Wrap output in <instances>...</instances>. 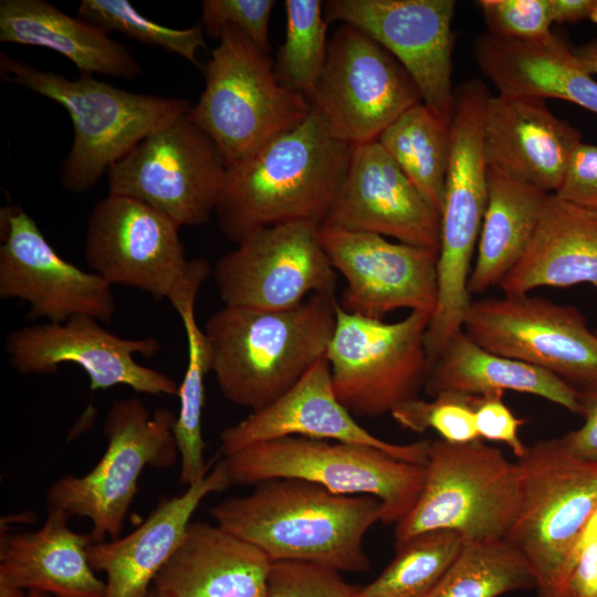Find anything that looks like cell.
<instances>
[{"instance_id": "obj_25", "label": "cell", "mask_w": 597, "mask_h": 597, "mask_svg": "<svg viewBox=\"0 0 597 597\" xmlns=\"http://www.w3.org/2000/svg\"><path fill=\"white\" fill-rule=\"evenodd\" d=\"M272 562L219 524L190 522L153 586L170 597H266Z\"/></svg>"}, {"instance_id": "obj_44", "label": "cell", "mask_w": 597, "mask_h": 597, "mask_svg": "<svg viewBox=\"0 0 597 597\" xmlns=\"http://www.w3.org/2000/svg\"><path fill=\"white\" fill-rule=\"evenodd\" d=\"M579 401L585 422L561 441L577 459L597 464V387L579 389Z\"/></svg>"}, {"instance_id": "obj_50", "label": "cell", "mask_w": 597, "mask_h": 597, "mask_svg": "<svg viewBox=\"0 0 597 597\" xmlns=\"http://www.w3.org/2000/svg\"><path fill=\"white\" fill-rule=\"evenodd\" d=\"M145 597H170L168 594L159 590L158 588L151 586Z\"/></svg>"}, {"instance_id": "obj_2", "label": "cell", "mask_w": 597, "mask_h": 597, "mask_svg": "<svg viewBox=\"0 0 597 597\" xmlns=\"http://www.w3.org/2000/svg\"><path fill=\"white\" fill-rule=\"evenodd\" d=\"M352 147L334 138L318 113L227 167L214 214L235 244L281 223L322 226L344 179Z\"/></svg>"}, {"instance_id": "obj_36", "label": "cell", "mask_w": 597, "mask_h": 597, "mask_svg": "<svg viewBox=\"0 0 597 597\" xmlns=\"http://www.w3.org/2000/svg\"><path fill=\"white\" fill-rule=\"evenodd\" d=\"M286 29L274 71L280 83L310 102L323 72L328 40L324 3L320 0L284 1Z\"/></svg>"}, {"instance_id": "obj_42", "label": "cell", "mask_w": 597, "mask_h": 597, "mask_svg": "<svg viewBox=\"0 0 597 597\" xmlns=\"http://www.w3.org/2000/svg\"><path fill=\"white\" fill-rule=\"evenodd\" d=\"M503 392L476 396L474 406L475 427L479 438L506 444L519 459L526 446L520 438L525 420L517 418L503 401Z\"/></svg>"}, {"instance_id": "obj_19", "label": "cell", "mask_w": 597, "mask_h": 597, "mask_svg": "<svg viewBox=\"0 0 597 597\" xmlns=\"http://www.w3.org/2000/svg\"><path fill=\"white\" fill-rule=\"evenodd\" d=\"M318 239L346 281L337 300L343 311L375 320L401 308L433 315L438 251L328 226H320Z\"/></svg>"}, {"instance_id": "obj_5", "label": "cell", "mask_w": 597, "mask_h": 597, "mask_svg": "<svg viewBox=\"0 0 597 597\" xmlns=\"http://www.w3.org/2000/svg\"><path fill=\"white\" fill-rule=\"evenodd\" d=\"M516 464L520 502L505 540L531 567L537 597H569L575 551L597 507V464L561 438L526 447Z\"/></svg>"}, {"instance_id": "obj_45", "label": "cell", "mask_w": 597, "mask_h": 597, "mask_svg": "<svg viewBox=\"0 0 597 597\" xmlns=\"http://www.w3.org/2000/svg\"><path fill=\"white\" fill-rule=\"evenodd\" d=\"M569 597H597V537L580 541L576 547Z\"/></svg>"}, {"instance_id": "obj_12", "label": "cell", "mask_w": 597, "mask_h": 597, "mask_svg": "<svg viewBox=\"0 0 597 597\" xmlns=\"http://www.w3.org/2000/svg\"><path fill=\"white\" fill-rule=\"evenodd\" d=\"M179 230L174 220L149 205L108 193L88 217L85 261L112 285L172 302L187 290L201 286L211 273L206 260L186 259Z\"/></svg>"}, {"instance_id": "obj_24", "label": "cell", "mask_w": 597, "mask_h": 597, "mask_svg": "<svg viewBox=\"0 0 597 597\" xmlns=\"http://www.w3.org/2000/svg\"><path fill=\"white\" fill-rule=\"evenodd\" d=\"M230 485L226 467L219 460L202 480L182 494L163 499L126 536L92 543L87 558L95 572L106 575L104 597H145L179 545L201 501Z\"/></svg>"}, {"instance_id": "obj_46", "label": "cell", "mask_w": 597, "mask_h": 597, "mask_svg": "<svg viewBox=\"0 0 597 597\" xmlns=\"http://www.w3.org/2000/svg\"><path fill=\"white\" fill-rule=\"evenodd\" d=\"M553 23H578L589 20L597 24V0H549Z\"/></svg>"}, {"instance_id": "obj_1", "label": "cell", "mask_w": 597, "mask_h": 597, "mask_svg": "<svg viewBox=\"0 0 597 597\" xmlns=\"http://www.w3.org/2000/svg\"><path fill=\"white\" fill-rule=\"evenodd\" d=\"M209 513L272 563L304 562L363 573L370 568L364 538L381 522L383 504L371 495L338 494L301 479H271L244 496L218 502Z\"/></svg>"}, {"instance_id": "obj_37", "label": "cell", "mask_w": 597, "mask_h": 597, "mask_svg": "<svg viewBox=\"0 0 597 597\" xmlns=\"http://www.w3.org/2000/svg\"><path fill=\"white\" fill-rule=\"evenodd\" d=\"M77 14L107 33L116 31L140 43L158 46L201 69L197 52L205 46V32L200 24L187 29L169 28L145 18L127 0H82Z\"/></svg>"}, {"instance_id": "obj_31", "label": "cell", "mask_w": 597, "mask_h": 597, "mask_svg": "<svg viewBox=\"0 0 597 597\" xmlns=\"http://www.w3.org/2000/svg\"><path fill=\"white\" fill-rule=\"evenodd\" d=\"M488 202L468 280L471 294L499 285L520 261L538 226L549 192L486 166ZM552 193V192H551Z\"/></svg>"}, {"instance_id": "obj_21", "label": "cell", "mask_w": 597, "mask_h": 597, "mask_svg": "<svg viewBox=\"0 0 597 597\" xmlns=\"http://www.w3.org/2000/svg\"><path fill=\"white\" fill-rule=\"evenodd\" d=\"M322 226L440 250V213L378 140L352 148L344 179Z\"/></svg>"}, {"instance_id": "obj_38", "label": "cell", "mask_w": 597, "mask_h": 597, "mask_svg": "<svg viewBox=\"0 0 597 597\" xmlns=\"http://www.w3.org/2000/svg\"><path fill=\"white\" fill-rule=\"evenodd\" d=\"M476 396L454 391L440 392L431 400L411 399L396 407L394 420L404 429L423 433L432 429L451 443L479 440L474 406Z\"/></svg>"}, {"instance_id": "obj_4", "label": "cell", "mask_w": 597, "mask_h": 597, "mask_svg": "<svg viewBox=\"0 0 597 597\" xmlns=\"http://www.w3.org/2000/svg\"><path fill=\"white\" fill-rule=\"evenodd\" d=\"M0 73L65 108L73 143L60 168V181L72 193L91 190L109 168L154 130L187 114L191 104L180 97L129 92L81 75L70 80L0 53Z\"/></svg>"}, {"instance_id": "obj_22", "label": "cell", "mask_w": 597, "mask_h": 597, "mask_svg": "<svg viewBox=\"0 0 597 597\" xmlns=\"http://www.w3.org/2000/svg\"><path fill=\"white\" fill-rule=\"evenodd\" d=\"M285 437L341 441L381 449L394 457L426 465L430 441L406 444L385 441L362 427L337 398L326 356L321 357L285 394L252 411L220 433L223 455Z\"/></svg>"}, {"instance_id": "obj_27", "label": "cell", "mask_w": 597, "mask_h": 597, "mask_svg": "<svg viewBox=\"0 0 597 597\" xmlns=\"http://www.w3.org/2000/svg\"><path fill=\"white\" fill-rule=\"evenodd\" d=\"M70 516L48 509L42 527L10 534L1 531L0 582L53 597H104L101 580L87 558L91 534L69 526Z\"/></svg>"}, {"instance_id": "obj_34", "label": "cell", "mask_w": 597, "mask_h": 597, "mask_svg": "<svg viewBox=\"0 0 597 597\" xmlns=\"http://www.w3.org/2000/svg\"><path fill=\"white\" fill-rule=\"evenodd\" d=\"M522 554L505 538L463 542L457 557L427 597H500L535 589Z\"/></svg>"}, {"instance_id": "obj_28", "label": "cell", "mask_w": 597, "mask_h": 597, "mask_svg": "<svg viewBox=\"0 0 597 597\" xmlns=\"http://www.w3.org/2000/svg\"><path fill=\"white\" fill-rule=\"evenodd\" d=\"M580 283L597 289V211L552 192L530 245L499 286L504 295H523Z\"/></svg>"}, {"instance_id": "obj_13", "label": "cell", "mask_w": 597, "mask_h": 597, "mask_svg": "<svg viewBox=\"0 0 597 597\" xmlns=\"http://www.w3.org/2000/svg\"><path fill=\"white\" fill-rule=\"evenodd\" d=\"M420 102L416 83L383 45L349 24L334 32L310 98L334 138L352 148L375 142Z\"/></svg>"}, {"instance_id": "obj_17", "label": "cell", "mask_w": 597, "mask_h": 597, "mask_svg": "<svg viewBox=\"0 0 597 597\" xmlns=\"http://www.w3.org/2000/svg\"><path fill=\"white\" fill-rule=\"evenodd\" d=\"M454 0H329L327 23L353 25L390 52L416 83L422 102L451 124L455 112L452 52Z\"/></svg>"}, {"instance_id": "obj_16", "label": "cell", "mask_w": 597, "mask_h": 597, "mask_svg": "<svg viewBox=\"0 0 597 597\" xmlns=\"http://www.w3.org/2000/svg\"><path fill=\"white\" fill-rule=\"evenodd\" d=\"M318 228L311 221L266 227L222 255L212 274L224 305L285 311L313 294H335L337 275Z\"/></svg>"}, {"instance_id": "obj_47", "label": "cell", "mask_w": 597, "mask_h": 597, "mask_svg": "<svg viewBox=\"0 0 597 597\" xmlns=\"http://www.w3.org/2000/svg\"><path fill=\"white\" fill-rule=\"evenodd\" d=\"M573 52L590 75H597V39L574 48Z\"/></svg>"}, {"instance_id": "obj_9", "label": "cell", "mask_w": 597, "mask_h": 597, "mask_svg": "<svg viewBox=\"0 0 597 597\" xmlns=\"http://www.w3.org/2000/svg\"><path fill=\"white\" fill-rule=\"evenodd\" d=\"M516 462L481 439L430 441L426 479L411 511L396 524L395 545L432 531H453L463 542L505 538L517 513Z\"/></svg>"}, {"instance_id": "obj_8", "label": "cell", "mask_w": 597, "mask_h": 597, "mask_svg": "<svg viewBox=\"0 0 597 597\" xmlns=\"http://www.w3.org/2000/svg\"><path fill=\"white\" fill-rule=\"evenodd\" d=\"M231 485L301 479L344 495H371L383 504L381 523L397 524L415 506L426 465L369 446L285 437L245 447L221 459Z\"/></svg>"}, {"instance_id": "obj_35", "label": "cell", "mask_w": 597, "mask_h": 597, "mask_svg": "<svg viewBox=\"0 0 597 597\" xmlns=\"http://www.w3.org/2000/svg\"><path fill=\"white\" fill-rule=\"evenodd\" d=\"M463 540L453 531H432L395 545L396 555L356 597H427L457 557Z\"/></svg>"}, {"instance_id": "obj_3", "label": "cell", "mask_w": 597, "mask_h": 597, "mask_svg": "<svg viewBox=\"0 0 597 597\" xmlns=\"http://www.w3.org/2000/svg\"><path fill=\"white\" fill-rule=\"evenodd\" d=\"M336 310L335 294L318 293L285 311L224 305L212 314L203 332L222 396L256 411L285 394L325 356Z\"/></svg>"}, {"instance_id": "obj_33", "label": "cell", "mask_w": 597, "mask_h": 597, "mask_svg": "<svg viewBox=\"0 0 597 597\" xmlns=\"http://www.w3.org/2000/svg\"><path fill=\"white\" fill-rule=\"evenodd\" d=\"M198 294H189L172 307L179 314L186 332L188 362L179 385V412L174 423V436L180 455L179 481L190 486L202 480L213 463L205 460L202 438V411L205 406V377L211 371V358L207 337L195 317Z\"/></svg>"}, {"instance_id": "obj_40", "label": "cell", "mask_w": 597, "mask_h": 597, "mask_svg": "<svg viewBox=\"0 0 597 597\" xmlns=\"http://www.w3.org/2000/svg\"><path fill=\"white\" fill-rule=\"evenodd\" d=\"M488 33L502 39L540 40L553 24L549 0H480Z\"/></svg>"}, {"instance_id": "obj_49", "label": "cell", "mask_w": 597, "mask_h": 597, "mask_svg": "<svg viewBox=\"0 0 597 597\" xmlns=\"http://www.w3.org/2000/svg\"><path fill=\"white\" fill-rule=\"evenodd\" d=\"M24 589L0 582V597H28Z\"/></svg>"}, {"instance_id": "obj_48", "label": "cell", "mask_w": 597, "mask_h": 597, "mask_svg": "<svg viewBox=\"0 0 597 597\" xmlns=\"http://www.w3.org/2000/svg\"><path fill=\"white\" fill-rule=\"evenodd\" d=\"M594 537H597V507L596 510L594 511V513L591 514L584 532H583V535L580 537V541H584V540H589V538H594ZM579 541V542H580Z\"/></svg>"}, {"instance_id": "obj_29", "label": "cell", "mask_w": 597, "mask_h": 597, "mask_svg": "<svg viewBox=\"0 0 597 597\" xmlns=\"http://www.w3.org/2000/svg\"><path fill=\"white\" fill-rule=\"evenodd\" d=\"M0 42L53 50L69 59L81 75L130 80L143 72L125 44L44 0H1Z\"/></svg>"}, {"instance_id": "obj_10", "label": "cell", "mask_w": 597, "mask_h": 597, "mask_svg": "<svg viewBox=\"0 0 597 597\" xmlns=\"http://www.w3.org/2000/svg\"><path fill=\"white\" fill-rule=\"evenodd\" d=\"M175 420L169 409L151 412L138 397L114 400L103 426L107 441L103 457L84 475L59 478L46 493L48 509L87 517L93 543L104 542L106 536L117 538L143 470L177 462Z\"/></svg>"}, {"instance_id": "obj_43", "label": "cell", "mask_w": 597, "mask_h": 597, "mask_svg": "<svg viewBox=\"0 0 597 597\" xmlns=\"http://www.w3.org/2000/svg\"><path fill=\"white\" fill-rule=\"evenodd\" d=\"M555 195L565 201L597 211V145L582 142L574 149Z\"/></svg>"}, {"instance_id": "obj_6", "label": "cell", "mask_w": 597, "mask_h": 597, "mask_svg": "<svg viewBox=\"0 0 597 597\" xmlns=\"http://www.w3.org/2000/svg\"><path fill=\"white\" fill-rule=\"evenodd\" d=\"M454 94L455 112L441 210L438 304L426 333L430 365L462 329L471 303L470 265L488 202L483 116L491 94L479 78L460 84Z\"/></svg>"}, {"instance_id": "obj_51", "label": "cell", "mask_w": 597, "mask_h": 597, "mask_svg": "<svg viewBox=\"0 0 597 597\" xmlns=\"http://www.w3.org/2000/svg\"><path fill=\"white\" fill-rule=\"evenodd\" d=\"M28 597H49V596L39 591H30Z\"/></svg>"}, {"instance_id": "obj_30", "label": "cell", "mask_w": 597, "mask_h": 597, "mask_svg": "<svg viewBox=\"0 0 597 597\" xmlns=\"http://www.w3.org/2000/svg\"><path fill=\"white\" fill-rule=\"evenodd\" d=\"M423 389L431 398L444 391L483 396L512 390L582 415L579 389L552 371L484 349L463 329L431 364Z\"/></svg>"}, {"instance_id": "obj_11", "label": "cell", "mask_w": 597, "mask_h": 597, "mask_svg": "<svg viewBox=\"0 0 597 597\" xmlns=\"http://www.w3.org/2000/svg\"><path fill=\"white\" fill-rule=\"evenodd\" d=\"M429 321L428 314L410 312L388 323L347 313L337 304L325 356L333 389L353 416L377 418L418 398L430 368Z\"/></svg>"}, {"instance_id": "obj_15", "label": "cell", "mask_w": 597, "mask_h": 597, "mask_svg": "<svg viewBox=\"0 0 597 597\" xmlns=\"http://www.w3.org/2000/svg\"><path fill=\"white\" fill-rule=\"evenodd\" d=\"M462 329L493 354L597 387V332L574 306L528 294L483 298L470 303Z\"/></svg>"}, {"instance_id": "obj_18", "label": "cell", "mask_w": 597, "mask_h": 597, "mask_svg": "<svg viewBox=\"0 0 597 597\" xmlns=\"http://www.w3.org/2000/svg\"><path fill=\"white\" fill-rule=\"evenodd\" d=\"M91 316L62 323L28 325L9 333L6 350L20 374H51L60 365L80 366L92 390L118 385L139 394L177 396L179 386L166 374L136 362L135 355L155 356L161 348L155 337L124 338Z\"/></svg>"}, {"instance_id": "obj_23", "label": "cell", "mask_w": 597, "mask_h": 597, "mask_svg": "<svg viewBox=\"0 0 597 597\" xmlns=\"http://www.w3.org/2000/svg\"><path fill=\"white\" fill-rule=\"evenodd\" d=\"M580 143L579 130L555 116L543 98L502 93L488 98L483 147L489 167L555 193Z\"/></svg>"}, {"instance_id": "obj_20", "label": "cell", "mask_w": 597, "mask_h": 597, "mask_svg": "<svg viewBox=\"0 0 597 597\" xmlns=\"http://www.w3.org/2000/svg\"><path fill=\"white\" fill-rule=\"evenodd\" d=\"M0 297L30 305L29 320L62 323L91 316L109 323L116 312L112 284L64 260L21 208L1 209Z\"/></svg>"}, {"instance_id": "obj_14", "label": "cell", "mask_w": 597, "mask_h": 597, "mask_svg": "<svg viewBox=\"0 0 597 597\" xmlns=\"http://www.w3.org/2000/svg\"><path fill=\"white\" fill-rule=\"evenodd\" d=\"M227 163L188 113L154 130L107 171L108 193L138 199L181 227L207 223Z\"/></svg>"}, {"instance_id": "obj_32", "label": "cell", "mask_w": 597, "mask_h": 597, "mask_svg": "<svg viewBox=\"0 0 597 597\" xmlns=\"http://www.w3.org/2000/svg\"><path fill=\"white\" fill-rule=\"evenodd\" d=\"M377 140L441 216L451 124L420 102L398 116Z\"/></svg>"}, {"instance_id": "obj_26", "label": "cell", "mask_w": 597, "mask_h": 597, "mask_svg": "<svg viewBox=\"0 0 597 597\" xmlns=\"http://www.w3.org/2000/svg\"><path fill=\"white\" fill-rule=\"evenodd\" d=\"M473 51L479 69L500 93L565 100L597 115V81L553 32L528 41L485 32L476 38Z\"/></svg>"}, {"instance_id": "obj_39", "label": "cell", "mask_w": 597, "mask_h": 597, "mask_svg": "<svg viewBox=\"0 0 597 597\" xmlns=\"http://www.w3.org/2000/svg\"><path fill=\"white\" fill-rule=\"evenodd\" d=\"M342 573L314 563H272L266 597H356Z\"/></svg>"}, {"instance_id": "obj_41", "label": "cell", "mask_w": 597, "mask_h": 597, "mask_svg": "<svg viewBox=\"0 0 597 597\" xmlns=\"http://www.w3.org/2000/svg\"><path fill=\"white\" fill-rule=\"evenodd\" d=\"M274 6L273 0H203L199 24L206 34L218 40L226 27H234L269 53V23Z\"/></svg>"}, {"instance_id": "obj_7", "label": "cell", "mask_w": 597, "mask_h": 597, "mask_svg": "<svg viewBox=\"0 0 597 597\" xmlns=\"http://www.w3.org/2000/svg\"><path fill=\"white\" fill-rule=\"evenodd\" d=\"M218 41L188 117L214 142L228 167L296 127L312 105L280 83L269 53L242 31L226 27Z\"/></svg>"}]
</instances>
